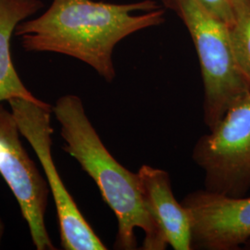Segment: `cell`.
<instances>
[{"mask_svg":"<svg viewBox=\"0 0 250 250\" xmlns=\"http://www.w3.org/2000/svg\"><path fill=\"white\" fill-rule=\"evenodd\" d=\"M165 9L153 0L112 4L94 0H53L36 19L15 30L29 52H54L89 65L105 80L116 76L114 48L134 33L164 22Z\"/></svg>","mask_w":250,"mask_h":250,"instance_id":"obj_1","label":"cell"},{"mask_svg":"<svg viewBox=\"0 0 250 250\" xmlns=\"http://www.w3.org/2000/svg\"><path fill=\"white\" fill-rule=\"evenodd\" d=\"M61 125L63 149L80 164L99 188L118 222L114 249H137L136 229L145 233L142 250H164L168 244L144 201L138 173L123 166L107 150L75 95L61 97L52 107Z\"/></svg>","mask_w":250,"mask_h":250,"instance_id":"obj_2","label":"cell"},{"mask_svg":"<svg viewBox=\"0 0 250 250\" xmlns=\"http://www.w3.org/2000/svg\"><path fill=\"white\" fill-rule=\"evenodd\" d=\"M181 19L197 51L204 85V123L212 129L228 108L250 92L232 50L228 25L197 0H162Z\"/></svg>","mask_w":250,"mask_h":250,"instance_id":"obj_3","label":"cell"},{"mask_svg":"<svg viewBox=\"0 0 250 250\" xmlns=\"http://www.w3.org/2000/svg\"><path fill=\"white\" fill-rule=\"evenodd\" d=\"M192 159L204 171L206 190L230 197L250 190V92L228 108L195 144Z\"/></svg>","mask_w":250,"mask_h":250,"instance_id":"obj_4","label":"cell"},{"mask_svg":"<svg viewBox=\"0 0 250 250\" xmlns=\"http://www.w3.org/2000/svg\"><path fill=\"white\" fill-rule=\"evenodd\" d=\"M21 134L31 145L45 170L60 226L61 243L65 250H106V245L90 226L64 186L52 157V107L45 102L13 99L8 101Z\"/></svg>","mask_w":250,"mask_h":250,"instance_id":"obj_5","label":"cell"},{"mask_svg":"<svg viewBox=\"0 0 250 250\" xmlns=\"http://www.w3.org/2000/svg\"><path fill=\"white\" fill-rule=\"evenodd\" d=\"M12 111L0 103V175L16 197L37 250H56L45 227L49 187L20 140Z\"/></svg>","mask_w":250,"mask_h":250,"instance_id":"obj_6","label":"cell"},{"mask_svg":"<svg viewBox=\"0 0 250 250\" xmlns=\"http://www.w3.org/2000/svg\"><path fill=\"white\" fill-rule=\"evenodd\" d=\"M181 202L190 216L193 250H239L250 239V197L202 189Z\"/></svg>","mask_w":250,"mask_h":250,"instance_id":"obj_7","label":"cell"},{"mask_svg":"<svg viewBox=\"0 0 250 250\" xmlns=\"http://www.w3.org/2000/svg\"><path fill=\"white\" fill-rule=\"evenodd\" d=\"M144 201L168 246L192 250V227L187 208L177 201L168 171L144 164L137 170Z\"/></svg>","mask_w":250,"mask_h":250,"instance_id":"obj_8","label":"cell"},{"mask_svg":"<svg viewBox=\"0 0 250 250\" xmlns=\"http://www.w3.org/2000/svg\"><path fill=\"white\" fill-rule=\"evenodd\" d=\"M42 7L40 0H0V103L13 99L43 102L27 89L10 56V39L16 28Z\"/></svg>","mask_w":250,"mask_h":250,"instance_id":"obj_9","label":"cell"},{"mask_svg":"<svg viewBox=\"0 0 250 250\" xmlns=\"http://www.w3.org/2000/svg\"><path fill=\"white\" fill-rule=\"evenodd\" d=\"M227 25L235 60L250 83V0H233L232 19Z\"/></svg>","mask_w":250,"mask_h":250,"instance_id":"obj_10","label":"cell"},{"mask_svg":"<svg viewBox=\"0 0 250 250\" xmlns=\"http://www.w3.org/2000/svg\"><path fill=\"white\" fill-rule=\"evenodd\" d=\"M206 9L228 24L232 19L233 0H197Z\"/></svg>","mask_w":250,"mask_h":250,"instance_id":"obj_11","label":"cell"},{"mask_svg":"<svg viewBox=\"0 0 250 250\" xmlns=\"http://www.w3.org/2000/svg\"><path fill=\"white\" fill-rule=\"evenodd\" d=\"M4 231H5V225H4V223H3L2 219L0 218V245H1V241H2V236H3Z\"/></svg>","mask_w":250,"mask_h":250,"instance_id":"obj_12","label":"cell"},{"mask_svg":"<svg viewBox=\"0 0 250 250\" xmlns=\"http://www.w3.org/2000/svg\"><path fill=\"white\" fill-rule=\"evenodd\" d=\"M242 249H243V250H250V239H249L248 241L246 242V243L243 245Z\"/></svg>","mask_w":250,"mask_h":250,"instance_id":"obj_13","label":"cell"}]
</instances>
